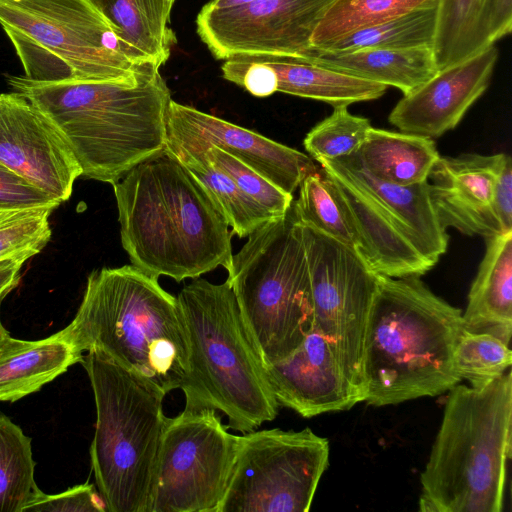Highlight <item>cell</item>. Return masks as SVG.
<instances>
[{
	"label": "cell",
	"instance_id": "cell-1",
	"mask_svg": "<svg viewBox=\"0 0 512 512\" xmlns=\"http://www.w3.org/2000/svg\"><path fill=\"white\" fill-rule=\"evenodd\" d=\"M160 67L147 63L136 83H36L9 76L8 84L56 127L82 175L114 184L133 167L166 149L172 100Z\"/></svg>",
	"mask_w": 512,
	"mask_h": 512
},
{
	"label": "cell",
	"instance_id": "cell-2",
	"mask_svg": "<svg viewBox=\"0 0 512 512\" xmlns=\"http://www.w3.org/2000/svg\"><path fill=\"white\" fill-rule=\"evenodd\" d=\"M131 264L180 282L232 262V231L201 184L167 148L113 184Z\"/></svg>",
	"mask_w": 512,
	"mask_h": 512
},
{
	"label": "cell",
	"instance_id": "cell-3",
	"mask_svg": "<svg viewBox=\"0 0 512 512\" xmlns=\"http://www.w3.org/2000/svg\"><path fill=\"white\" fill-rule=\"evenodd\" d=\"M76 350H96L165 395L191 381L190 342L177 298L137 267L94 270L61 330Z\"/></svg>",
	"mask_w": 512,
	"mask_h": 512
},
{
	"label": "cell",
	"instance_id": "cell-4",
	"mask_svg": "<svg viewBox=\"0 0 512 512\" xmlns=\"http://www.w3.org/2000/svg\"><path fill=\"white\" fill-rule=\"evenodd\" d=\"M462 311L417 276H377L363 358L364 401L373 406L433 397L460 383L454 364Z\"/></svg>",
	"mask_w": 512,
	"mask_h": 512
},
{
	"label": "cell",
	"instance_id": "cell-5",
	"mask_svg": "<svg viewBox=\"0 0 512 512\" xmlns=\"http://www.w3.org/2000/svg\"><path fill=\"white\" fill-rule=\"evenodd\" d=\"M511 441L510 370L483 387H452L421 473L419 509L502 511Z\"/></svg>",
	"mask_w": 512,
	"mask_h": 512
},
{
	"label": "cell",
	"instance_id": "cell-6",
	"mask_svg": "<svg viewBox=\"0 0 512 512\" xmlns=\"http://www.w3.org/2000/svg\"><path fill=\"white\" fill-rule=\"evenodd\" d=\"M176 298L191 350L185 408L221 411L242 433L274 420L280 406L228 283L198 277Z\"/></svg>",
	"mask_w": 512,
	"mask_h": 512
},
{
	"label": "cell",
	"instance_id": "cell-7",
	"mask_svg": "<svg viewBox=\"0 0 512 512\" xmlns=\"http://www.w3.org/2000/svg\"><path fill=\"white\" fill-rule=\"evenodd\" d=\"M80 363L93 390L91 467L107 512H148L167 417L165 394L96 350Z\"/></svg>",
	"mask_w": 512,
	"mask_h": 512
},
{
	"label": "cell",
	"instance_id": "cell-8",
	"mask_svg": "<svg viewBox=\"0 0 512 512\" xmlns=\"http://www.w3.org/2000/svg\"><path fill=\"white\" fill-rule=\"evenodd\" d=\"M247 237L232 256L226 282L266 367L291 355L313 329L310 274L292 206Z\"/></svg>",
	"mask_w": 512,
	"mask_h": 512
},
{
	"label": "cell",
	"instance_id": "cell-9",
	"mask_svg": "<svg viewBox=\"0 0 512 512\" xmlns=\"http://www.w3.org/2000/svg\"><path fill=\"white\" fill-rule=\"evenodd\" d=\"M0 24L36 83H136L147 62L88 0H0Z\"/></svg>",
	"mask_w": 512,
	"mask_h": 512
},
{
	"label": "cell",
	"instance_id": "cell-10",
	"mask_svg": "<svg viewBox=\"0 0 512 512\" xmlns=\"http://www.w3.org/2000/svg\"><path fill=\"white\" fill-rule=\"evenodd\" d=\"M329 451V441L310 428L244 433L218 512H307Z\"/></svg>",
	"mask_w": 512,
	"mask_h": 512
},
{
	"label": "cell",
	"instance_id": "cell-11",
	"mask_svg": "<svg viewBox=\"0 0 512 512\" xmlns=\"http://www.w3.org/2000/svg\"><path fill=\"white\" fill-rule=\"evenodd\" d=\"M227 429L210 408L167 417L148 512H218L239 437Z\"/></svg>",
	"mask_w": 512,
	"mask_h": 512
},
{
	"label": "cell",
	"instance_id": "cell-12",
	"mask_svg": "<svg viewBox=\"0 0 512 512\" xmlns=\"http://www.w3.org/2000/svg\"><path fill=\"white\" fill-rule=\"evenodd\" d=\"M302 226L313 326L328 341L348 380L363 394L362 358L377 276L351 247Z\"/></svg>",
	"mask_w": 512,
	"mask_h": 512
},
{
	"label": "cell",
	"instance_id": "cell-13",
	"mask_svg": "<svg viewBox=\"0 0 512 512\" xmlns=\"http://www.w3.org/2000/svg\"><path fill=\"white\" fill-rule=\"evenodd\" d=\"M334 0H256L228 9L202 8L197 34L218 60L239 55H302Z\"/></svg>",
	"mask_w": 512,
	"mask_h": 512
},
{
	"label": "cell",
	"instance_id": "cell-14",
	"mask_svg": "<svg viewBox=\"0 0 512 512\" xmlns=\"http://www.w3.org/2000/svg\"><path fill=\"white\" fill-rule=\"evenodd\" d=\"M166 148L200 155L217 147L292 194L317 167L306 154L174 100L166 118Z\"/></svg>",
	"mask_w": 512,
	"mask_h": 512
},
{
	"label": "cell",
	"instance_id": "cell-15",
	"mask_svg": "<svg viewBox=\"0 0 512 512\" xmlns=\"http://www.w3.org/2000/svg\"><path fill=\"white\" fill-rule=\"evenodd\" d=\"M356 239L355 251L376 274L420 277L434 267L416 235L365 186L344 160L320 159Z\"/></svg>",
	"mask_w": 512,
	"mask_h": 512
},
{
	"label": "cell",
	"instance_id": "cell-16",
	"mask_svg": "<svg viewBox=\"0 0 512 512\" xmlns=\"http://www.w3.org/2000/svg\"><path fill=\"white\" fill-rule=\"evenodd\" d=\"M0 163L60 204L82 175L56 127L14 91L0 94Z\"/></svg>",
	"mask_w": 512,
	"mask_h": 512
},
{
	"label": "cell",
	"instance_id": "cell-17",
	"mask_svg": "<svg viewBox=\"0 0 512 512\" xmlns=\"http://www.w3.org/2000/svg\"><path fill=\"white\" fill-rule=\"evenodd\" d=\"M221 71L224 79L256 97L281 92L333 107L378 99L388 88L300 55H239L226 59Z\"/></svg>",
	"mask_w": 512,
	"mask_h": 512
},
{
	"label": "cell",
	"instance_id": "cell-18",
	"mask_svg": "<svg viewBox=\"0 0 512 512\" xmlns=\"http://www.w3.org/2000/svg\"><path fill=\"white\" fill-rule=\"evenodd\" d=\"M495 45L437 71L404 94L389 114L400 131L435 138L455 128L488 88L498 60Z\"/></svg>",
	"mask_w": 512,
	"mask_h": 512
},
{
	"label": "cell",
	"instance_id": "cell-19",
	"mask_svg": "<svg viewBox=\"0 0 512 512\" xmlns=\"http://www.w3.org/2000/svg\"><path fill=\"white\" fill-rule=\"evenodd\" d=\"M279 406L305 418L347 410L364 401L341 370L324 336L313 326L287 358L265 367Z\"/></svg>",
	"mask_w": 512,
	"mask_h": 512
},
{
	"label": "cell",
	"instance_id": "cell-20",
	"mask_svg": "<svg viewBox=\"0 0 512 512\" xmlns=\"http://www.w3.org/2000/svg\"><path fill=\"white\" fill-rule=\"evenodd\" d=\"M504 153L441 157L428 180L441 226L469 236L489 238L506 233L493 207L494 190Z\"/></svg>",
	"mask_w": 512,
	"mask_h": 512
},
{
	"label": "cell",
	"instance_id": "cell-21",
	"mask_svg": "<svg viewBox=\"0 0 512 512\" xmlns=\"http://www.w3.org/2000/svg\"><path fill=\"white\" fill-rule=\"evenodd\" d=\"M512 31V0H439L432 51L438 70L495 45Z\"/></svg>",
	"mask_w": 512,
	"mask_h": 512
},
{
	"label": "cell",
	"instance_id": "cell-22",
	"mask_svg": "<svg viewBox=\"0 0 512 512\" xmlns=\"http://www.w3.org/2000/svg\"><path fill=\"white\" fill-rule=\"evenodd\" d=\"M464 328L509 344L512 335V231L486 238V250L468 294Z\"/></svg>",
	"mask_w": 512,
	"mask_h": 512
},
{
	"label": "cell",
	"instance_id": "cell-23",
	"mask_svg": "<svg viewBox=\"0 0 512 512\" xmlns=\"http://www.w3.org/2000/svg\"><path fill=\"white\" fill-rule=\"evenodd\" d=\"M82 357L61 330L33 341L8 335L0 345V402L39 391Z\"/></svg>",
	"mask_w": 512,
	"mask_h": 512
},
{
	"label": "cell",
	"instance_id": "cell-24",
	"mask_svg": "<svg viewBox=\"0 0 512 512\" xmlns=\"http://www.w3.org/2000/svg\"><path fill=\"white\" fill-rule=\"evenodd\" d=\"M321 66L411 92L438 71L431 47L334 53L310 48L300 55Z\"/></svg>",
	"mask_w": 512,
	"mask_h": 512
},
{
	"label": "cell",
	"instance_id": "cell-25",
	"mask_svg": "<svg viewBox=\"0 0 512 512\" xmlns=\"http://www.w3.org/2000/svg\"><path fill=\"white\" fill-rule=\"evenodd\" d=\"M345 158L373 178L406 186L427 181L440 155L432 138L371 127L359 150Z\"/></svg>",
	"mask_w": 512,
	"mask_h": 512
},
{
	"label": "cell",
	"instance_id": "cell-26",
	"mask_svg": "<svg viewBox=\"0 0 512 512\" xmlns=\"http://www.w3.org/2000/svg\"><path fill=\"white\" fill-rule=\"evenodd\" d=\"M145 61L161 67L176 43L167 0H88Z\"/></svg>",
	"mask_w": 512,
	"mask_h": 512
},
{
	"label": "cell",
	"instance_id": "cell-27",
	"mask_svg": "<svg viewBox=\"0 0 512 512\" xmlns=\"http://www.w3.org/2000/svg\"><path fill=\"white\" fill-rule=\"evenodd\" d=\"M341 160L347 162L365 186L416 235L427 258L436 264L446 252L449 238L436 215L429 180L396 185L373 178L346 158Z\"/></svg>",
	"mask_w": 512,
	"mask_h": 512
},
{
	"label": "cell",
	"instance_id": "cell-28",
	"mask_svg": "<svg viewBox=\"0 0 512 512\" xmlns=\"http://www.w3.org/2000/svg\"><path fill=\"white\" fill-rule=\"evenodd\" d=\"M170 152L201 184L229 227L232 228V232L236 233L238 237H247L257 228L275 218L248 197L228 175L215 167L203 155H191L180 151Z\"/></svg>",
	"mask_w": 512,
	"mask_h": 512
},
{
	"label": "cell",
	"instance_id": "cell-29",
	"mask_svg": "<svg viewBox=\"0 0 512 512\" xmlns=\"http://www.w3.org/2000/svg\"><path fill=\"white\" fill-rule=\"evenodd\" d=\"M436 26L437 6H434L414 10L376 25L359 29L317 49L334 53H348L364 49L432 48Z\"/></svg>",
	"mask_w": 512,
	"mask_h": 512
},
{
	"label": "cell",
	"instance_id": "cell-30",
	"mask_svg": "<svg viewBox=\"0 0 512 512\" xmlns=\"http://www.w3.org/2000/svg\"><path fill=\"white\" fill-rule=\"evenodd\" d=\"M35 466L32 439L0 412V512H23L39 494Z\"/></svg>",
	"mask_w": 512,
	"mask_h": 512
},
{
	"label": "cell",
	"instance_id": "cell-31",
	"mask_svg": "<svg viewBox=\"0 0 512 512\" xmlns=\"http://www.w3.org/2000/svg\"><path fill=\"white\" fill-rule=\"evenodd\" d=\"M439 0H334L318 22L311 47L323 48L362 28L414 10L438 5Z\"/></svg>",
	"mask_w": 512,
	"mask_h": 512
},
{
	"label": "cell",
	"instance_id": "cell-32",
	"mask_svg": "<svg viewBox=\"0 0 512 512\" xmlns=\"http://www.w3.org/2000/svg\"><path fill=\"white\" fill-rule=\"evenodd\" d=\"M299 188V196L292 203L296 220L355 249V235L324 170L320 167L306 176Z\"/></svg>",
	"mask_w": 512,
	"mask_h": 512
},
{
	"label": "cell",
	"instance_id": "cell-33",
	"mask_svg": "<svg viewBox=\"0 0 512 512\" xmlns=\"http://www.w3.org/2000/svg\"><path fill=\"white\" fill-rule=\"evenodd\" d=\"M512 352L501 338L462 329L454 351L455 369L472 387H483L509 370Z\"/></svg>",
	"mask_w": 512,
	"mask_h": 512
},
{
	"label": "cell",
	"instance_id": "cell-34",
	"mask_svg": "<svg viewBox=\"0 0 512 512\" xmlns=\"http://www.w3.org/2000/svg\"><path fill=\"white\" fill-rule=\"evenodd\" d=\"M371 127L369 119L351 114L347 106L334 107L307 133L303 145L316 161L349 157L362 146Z\"/></svg>",
	"mask_w": 512,
	"mask_h": 512
},
{
	"label": "cell",
	"instance_id": "cell-35",
	"mask_svg": "<svg viewBox=\"0 0 512 512\" xmlns=\"http://www.w3.org/2000/svg\"><path fill=\"white\" fill-rule=\"evenodd\" d=\"M53 207L0 210V261L28 260L40 253L51 238L49 217Z\"/></svg>",
	"mask_w": 512,
	"mask_h": 512
},
{
	"label": "cell",
	"instance_id": "cell-36",
	"mask_svg": "<svg viewBox=\"0 0 512 512\" xmlns=\"http://www.w3.org/2000/svg\"><path fill=\"white\" fill-rule=\"evenodd\" d=\"M200 155L228 175L248 197L273 217H281L291 208L294 200L292 194L281 190L230 154L210 147Z\"/></svg>",
	"mask_w": 512,
	"mask_h": 512
},
{
	"label": "cell",
	"instance_id": "cell-37",
	"mask_svg": "<svg viewBox=\"0 0 512 512\" xmlns=\"http://www.w3.org/2000/svg\"><path fill=\"white\" fill-rule=\"evenodd\" d=\"M107 512L106 505L95 486L84 483L57 494H39L23 512Z\"/></svg>",
	"mask_w": 512,
	"mask_h": 512
},
{
	"label": "cell",
	"instance_id": "cell-38",
	"mask_svg": "<svg viewBox=\"0 0 512 512\" xmlns=\"http://www.w3.org/2000/svg\"><path fill=\"white\" fill-rule=\"evenodd\" d=\"M60 205L0 163V210Z\"/></svg>",
	"mask_w": 512,
	"mask_h": 512
},
{
	"label": "cell",
	"instance_id": "cell-39",
	"mask_svg": "<svg viewBox=\"0 0 512 512\" xmlns=\"http://www.w3.org/2000/svg\"><path fill=\"white\" fill-rule=\"evenodd\" d=\"M493 207L503 230L512 231V162L507 154L498 171Z\"/></svg>",
	"mask_w": 512,
	"mask_h": 512
},
{
	"label": "cell",
	"instance_id": "cell-40",
	"mask_svg": "<svg viewBox=\"0 0 512 512\" xmlns=\"http://www.w3.org/2000/svg\"><path fill=\"white\" fill-rule=\"evenodd\" d=\"M26 261L6 259L0 261V298L4 299L20 281V271Z\"/></svg>",
	"mask_w": 512,
	"mask_h": 512
},
{
	"label": "cell",
	"instance_id": "cell-41",
	"mask_svg": "<svg viewBox=\"0 0 512 512\" xmlns=\"http://www.w3.org/2000/svg\"><path fill=\"white\" fill-rule=\"evenodd\" d=\"M256 0H210L202 8L206 10H220L242 6Z\"/></svg>",
	"mask_w": 512,
	"mask_h": 512
},
{
	"label": "cell",
	"instance_id": "cell-42",
	"mask_svg": "<svg viewBox=\"0 0 512 512\" xmlns=\"http://www.w3.org/2000/svg\"><path fill=\"white\" fill-rule=\"evenodd\" d=\"M2 301L3 299L0 298V307H1V304H2ZM10 335L9 331L4 327L2 321H1V316H0V345L1 343L3 342V340L8 336Z\"/></svg>",
	"mask_w": 512,
	"mask_h": 512
},
{
	"label": "cell",
	"instance_id": "cell-43",
	"mask_svg": "<svg viewBox=\"0 0 512 512\" xmlns=\"http://www.w3.org/2000/svg\"><path fill=\"white\" fill-rule=\"evenodd\" d=\"M176 0H167L169 6L172 8Z\"/></svg>",
	"mask_w": 512,
	"mask_h": 512
}]
</instances>
